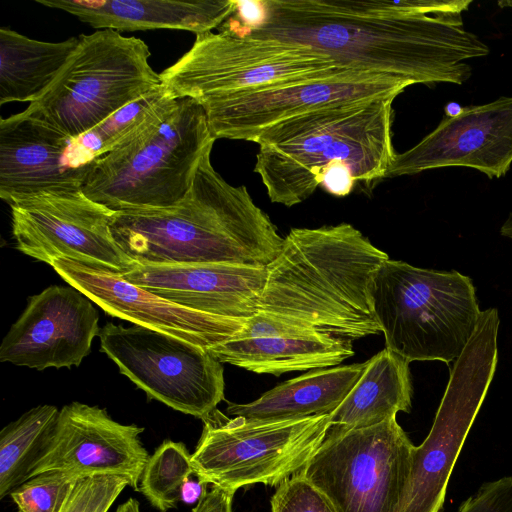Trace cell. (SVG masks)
<instances>
[{"instance_id": "cell-6", "label": "cell", "mask_w": 512, "mask_h": 512, "mask_svg": "<svg viewBox=\"0 0 512 512\" xmlns=\"http://www.w3.org/2000/svg\"><path fill=\"white\" fill-rule=\"evenodd\" d=\"M372 297L386 348L409 363L455 361L481 314L468 276L390 258L376 274Z\"/></svg>"}, {"instance_id": "cell-14", "label": "cell", "mask_w": 512, "mask_h": 512, "mask_svg": "<svg viewBox=\"0 0 512 512\" xmlns=\"http://www.w3.org/2000/svg\"><path fill=\"white\" fill-rule=\"evenodd\" d=\"M409 83L360 71L298 79L216 95L203 106L214 139L253 141L273 125L330 104L373 98H396Z\"/></svg>"}, {"instance_id": "cell-31", "label": "cell", "mask_w": 512, "mask_h": 512, "mask_svg": "<svg viewBox=\"0 0 512 512\" xmlns=\"http://www.w3.org/2000/svg\"><path fill=\"white\" fill-rule=\"evenodd\" d=\"M272 512H337L330 500L301 473L278 485L271 498Z\"/></svg>"}, {"instance_id": "cell-32", "label": "cell", "mask_w": 512, "mask_h": 512, "mask_svg": "<svg viewBox=\"0 0 512 512\" xmlns=\"http://www.w3.org/2000/svg\"><path fill=\"white\" fill-rule=\"evenodd\" d=\"M456 512H512V476L484 483Z\"/></svg>"}, {"instance_id": "cell-19", "label": "cell", "mask_w": 512, "mask_h": 512, "mask_svg": "<svg viewBox=\"0 0 512 512\" xmlns=\"http://www.w3.org/2000/svg\"><path fill=\"white\" fill-rule=\"evenodd\" d=\"M71 139L30 109L0 121V198L14 202L52 192L81 190L89 164H64Z\"/></svg>"}, {"instance_id": "cell-16", "label": "cell", "mask_w": 512, "mask_h": 512, "mask_svg": "<svg viewBox=\"0 0 512 512\" xmlns=\"http://www.w3.org/2000/svg\"><path fill=\"white\" fill-rule=\"evenodd\" d=\"M143 431L136 424L113 420L98 406L72 402L59 411L49 445L31 477L47 471L80 478L117 475L128 478L130 487L139 491L150 457L140 440Z\"/></svg>"}, {"instance_id": "cell-30", "label": "cell", "mask_w": 512, "mask_h": 512, "mask_svg": "<svg viewBox=\"0 0 512 512\" xmlns=\"http://www.w3.org/2000/svg\"><path fill=\"white\" fill-rule=\"evenodd\" d=\"M131 486L124 476L80 478L61 512H108L120 493Z\"/></svg>"}, {"instance_id": "cell-37", "label": "cell", "mask_w": 512, "mask_h": 512, "mask_svg": "<svg viewBox=\"0 0 512 512\" xmlns=\"http://www.w3.org/2000/svg\"><path fill=\"white\" fill-rule=\"evenodd\" d=\"M500 233L502 236L512 240V212L509 213L508 217L502 224Z\"/></svg>"}, {"instance_id": "cell-27", "label": "cell", "mask_w": 512, "mask_h": 512, "mask_svg": "<svg viewBox=\"0 0 512 512\" xmlns=\"http://www.w3.org/2000/svg\"><path fill=\"white\" fill-rule=\"evenodd\" d=\"M172 99L162 85L122 107L92 129L72 138L64 164L85 166L111 152L135 135Z\"/></svg>"}, {"instance_id": "cell-9", "label": "cell", "mask_w": 512, "mask_h": 512, "mask_svg": "<svg viewBox=\"0 0 512 512\" xmlns=\"http://www.w3.org/2000/svg\"><path fill=\"white\" fill-rule=\"evenodd\" d=\"M350 71L313 50L232 30L196 36L192 47L160 73L173 98H204ZM354 71V70H353Z\"/></svg>"}, {"instance_id": "cell-33", "label": "cell", "mask_w": 512, "mask_h": 512, "mask_svg": "<svg viewBox=\"0 0 512 512\" xmlns=\"http://www.w3.org/2000/svg\"><path fill=\"white\" fill-rule=\"evenodd\" d=\"M355 182L350 169L345 164L336 162L325 168L321 185L331 194L345 196L351 192Z\"/></svg>"}, {"instance_id": "cell-36", "label": "cell", "mask_w": 512, "mask_h": 512, "mask_svg": "<svg viewBox=\"0 0 512 512\" xmlns=\"http://www.w3.org/2000/svg\"><path fill=\"white\" fill-rule=\"evenodd\" d=\"M115 512H140L139 502L134 498H130L118 506Z\"/></svg>"}, {"instance_id": "cell-24", "label": "cell", "mask_w": 512, "mask_h": 512, "mask_svg": "<svg viewBox=\"0 0 512 512\" xmlns=\"http://www.w3.org/2000/svg\"><path fill=\"white\" fill-rule=\"evenodd\" d=\"M412 383L409 362L384 348L366 361L362 375L330 414V430L373 426L410 412Z\"/></svg>"}, {"instance_id": "cell-4", "label": "cell", "mask_w": 512, "mask_h": 512, "mask_svg": "<svg viewBox=\"0 0 512 512\" xmlns=\"http://www.w3.org/2000/svg\"><path fill=\"white\" fill-rule=\"evenodd\" d=\"M373 98L330 104L264 130L254 171L273 203L292 207L321 185L332 163H343L355 181L386 176L395 155L392 103Z\"/></svg>"}, {"instance_id": "cell-34", "label": "cell", "mask_w": 512, "mask_h": 512, "mask_svg": "<svg viewBox=\"0 0 512 512\" xmlns=\"http://www.w3.org/2000/svg\"><path fill=\"white\" fill-rule=\"evenodd\" d=\"M235 492L213 486L199 500L191 512H233L232 500Z\"/></svg>"}, {"instance_id": "cell-15", "label": "cell", "mask_w": 512, "mask_h": 512, "mask_svg": "<svg viewBox=\"0 0 512 512\" xmlns=\"http://www.w3.org/2000/svg\"><path fill=\"white\" fill-rule=\"evenodd\" d=\"M511 165L512 97H500L444 118L415 146L395 153L385 177L467 167L501 178Z\"/></svg>"}, {"instance_id": "cell-28", "label": "cell", "mask_w": 512, "mask_h": 512, "mask_svg": "<svg viewBox=\"0 0 512 512\" xmlns=\"http://www.w3.org/2000/svg\"><path fill=\"white\" fill-rule=\"evenodd\" d=\"M192 475V458L186 445L167 439L150 455L139 491L159 512H167L177 506L182 485Z\"/></svg>"}, {"instance_id": "cell-25", "label": "cell", "mask_w": 512, "mask_h": 512, "mask_svg": "<svg viewBox=\"0 0 512 512\" xmlns=\"http://www.w3.org/2000/svg\"><path fill=\"white\" fill-rule=\"evenodd\" d=\"M78 42V37L60 42L40 41L1 27L0 104L38 100L56 79Z\"/></svg>"}, {"instance_id": "cell-21", "label": "cell", "mask_w": 512, "mask_h": 512, "mask_svg": "<svg viewBox=\"0 0 512 512\" xmlns=\"http://www.w3.org/2000/svg\"><path fill=\"white\" fill-rule=\"evenodd\" d=\"M166 300L223 318L247 320L258 312L267 266L228 263L139 266L122 275Z\"/></svg>"}, {"instance_id": "cell-1", "label": "cell", "mask_w": 512, "mask_h": 512, "mask_svg": "<svg viewBox=\"0 0 512 512\" xmlns=\"http://www.w3.org/2000/svg\"><path fill=\"white\" fill-rule=\"evenodd\" d=\"M247 34L412 84H463L489 47L465 28L471 0H265Z\"/></svg>"}, {"instance_id": "cell-7", "label": "cell", "mask_w": 512, "mask_h": 512, "mask_svg": "<svg viewBox=\"0 0 512 512\" xmlns=\"http://www.w3.org/2000/svg\"><path fill=\"white\" fill-rule=\"evenodd\" d=\"M78 38L56 79L27 107L70 138L162 86L143 40L112 29Z\"/></svg>"}, {"instance_id": "cell-12", "label": "cell", "mask_w": 512, "mask_h": 512, "mask_svg": "<svg viewBox=\"0 0 512 512\" xmlns=\"http://www.w3.org/2000/svg\"><path fill=\"white\" fill-rule=\"evenodd\" d=\"M101 351L149 398L201 420L224 400V370L208 349L135 325L107 323Z\"/></svg>"}, {"instance_id": "cell-17", "label": "cell", "mask_w": 512, "mask_h": 512, "mask_svg": "<svg viewBox=\"0 0 512 512\" xmlns=\"http://www.w3.org/2000/svg\"><path fill=\"white\" fill-rule=\"evenodd\" d=\"M92 301L72 286L51 285L29 298L0 346V361L37 370L79 366L99 334Z\"/></svg>"}, {"instance_id": "cell-3", "label": "cell", "mask_w": 512, "mask_h": 512, "mask_svg": "<svg viewBox=\"0 0 512 512\" xmlns=\"http://www.w3.org/2000/svg\"><path fill=\"white\" fill-rule=\"evenodd\" d=\"M387 259L348 223L293 228L267 266L258 312L350 341L379 334L372 289Z\"/></svg>"}, {"instance_id": "cell-5", "label": "cell", "mask_w": 512, "mask_h": 512, "mask_svg": "<svg viewBox=\"0 0 512 512\" xmlns=\"http://www.w3.org/2000/svg\"><path fill=\"white\" fill-rule=\"evenodd\" d=\"M215 140L200 102L174 98L135 135L90 163L81 191L115 212L176 206Z\"/></svg>"}, {"instance_id": "cell-10", "label": "cell", "mask_w": 512, "mask_h": 512, "mask_svg": "<svg viewBox=\"0 0 512 512\" xmlns=\"http://www.w3.org/2000/svg\"><path fill=\"white\" fill-rule=\"evenodd\" d=\"M498 328L497 309L481 311L472 337L451 369L431 430L412 450L399 512L441 511L451 472L496 371Z\"/></svg>"}, {"instance_id": "cell-22", "label": "cell", "mask_w": 512, "mask_h": 512, "mask_svg": "<svg viewBox=\"0 0 512 512\" xmlns=\"http://www.w3.org/2000/svg\"><path fill=\"white\" fill-rule=\"evenodd\" d=\"M65 11L95 29L210 32L237 9L232 0H36Z\"/></svg>"}, {"instance_id": "cell-18", "label": "cell", "mask_w": 512, "mask_h": 512, "mask_svg": "<svg viewBox=\"0 0 512 512\" xmlns=\"http://www.w3.org/2000/svg\"><path fill=\"white\" fill-rule=\"evenodd\" d=\"M50 266L107 314L206 349L233 337L246 322L186 308L127 281L121 274L73 260L58 258Z\"/></svg>"}, {"instance_id": "cell-8", "label": "cell", "mask_w": 512, "mask_h": 512, "mask_svg": "<svg viewBox=\"0 0 512 512\" xmlns=\"http://www.w3.org/2000/svg\"><path fill=\"white\" fill-rule=\"evenodd\" d=\"M191 454L194 474L232 492L251 484L280 485L300 473L324 441L330 414L284 421H249L217 408L202 419Z\"/></svg>"}, {"instance_id": "cell-29", "label": "cell", "mask_w": 512, "mask_h": 512, "mask_svg": "<svg viewBox=\"0 0 512 512\" xmlns=\"http://www.w3.org/2000/svg\"><path fill=\"white\" fill-rule=\"evenodd\" d=\"M79 476L47 471L35 475L9 494L18 512H61Z\"/></svg>"}, {"instance_id": "cell-23", "label": "cell", "mask_w": 512, "mask_h": 512, "mask_svg": "<svg viewBox=\"0 0 512 512\" xmlns=\"http://www.w3.org/2000/svg\"><path fill=\"white\" fill-rule=\"evenodd\" d=\"M366 362L311 370L245 404L229 403L227 413L249 421H284L333 413L363 373Z\"/></svg>"}, {"instance_id": "cell-20", "label": "cell", "mask_w": 512, "mask_h": 512, "mask_svg": "<svg viewBox=\"0 0 512 512\" xmlns=\"http://www.w3.org/2000/svg\"><path fill=\"white\" fill-rule=\"evenodd\" d=\"M221 363L280 376L341 364L354 355L352 341L257 312L230 339L208 349Z\"/></svg>"}, {"instance_id": "cell-26", "label": "cell", "mask_w": 512, "mask_h": 512, "mask_svg": "<svg viewBox=\"0 0 512 512\" xmlns=\"http://www.w3.org/2000/svg\"><path fill=\"white\" fill-rule=\"evenodd\" d=\"M59 410L39 405L0 432V498L30 479L51 440Z\"/></svg>"}, {"instance_id": "cell-11", "label": "cell", "mask_w": 512, "mask_h": 512, "mask_svg": "<svg viewBox=\"0 0 512 512\" xmlns=\"http://www.w3.org/2000/svg\"><path fill=\"white\" fill-rule=\"evenodd\" d=\"M414 446L396 417L364 428L328 429L300 473L337 512H399Z\"/></svg>"}, {"instance_id": "cell-2", "label": "cell", "mask_w": 512, "mask_h": 512, "mask_svg": "<svg viewBox=\"0 0 512 512\" xmlns=\"http://www.w3.org/2000/svg\"><path fill=\"white\" fill-rule=\"evenodd\" d=\"M211 151L176 206L115 212L112 236L139 266H268L280 253L284 238L245 186H232L214 169Z\"/></svg>"}, {"instance_id": "cell-35", "label": "cell", "mask_w": 512, "mask_h": 512, "mask_svg": "<svg viewBox=\"0 0 512 512\" xmlns=\"http://www.w3.org/2000/svg\"><path fill=\"white\" fill-rule=\"evenodd\" d=\"M207 483L200 480L195 474L190 476L182 485L180 501L187 505L197 504L207 493Z\"/></svg>"}, {"instance_id": "cell-13", "label": "cell", "mask_w": 512, "mask_h": 512, "mask_svg": "<svg viewBox=\"0 0 512 512\" xmlns=\"http://www.w3.org/2000/svg\"><path fill=\"white\" fill-rule=\"evenodd\" d=\"M16 248L49 265L65 258L115 274L139 265L119 247L111 233L115 211L89 199L81 190L40 193L10 205Z\"/></svg>"}]
</instances>
